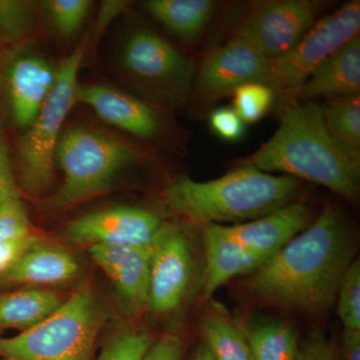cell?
Returning a JSON list of instances; mask_svg holds the SVG:
<instances>
[{
    "instance_id": "cell-13",
    "label": "cell",
    "mask_w": 360,
    "mask_h": 360,
    "mask_svg": "<svg viewBox=\"0 0 360 360\" xmlns=\"http://www.w3.org/2000/svg\"><path fill=\"white\" fill-rule=\"evenodd\" d=\"M269 71V59L234 35L203 59L194 77L193 89L205 98H221L232 96L243 85H267Z\"/></svg>"
},
{
    "instance_id": "cell-4",
    "label": "cell",
    "mask_w": 360,
    "mask_h": 360,
    "mask_svg": "<svg viewBox=\"0 0 360 360\" xmlns=\"http://www.w3.org/2000/svg\"><path fill=\"white\" fill-rule=\"evenodd\" d=\"M142 158L137 146L118 135L87 125L65 127L54 153L63 182L40 207L58 212L92 200L110 191Z\"/></svg>"
},
{
    "instance_id": "cell-20",
    "label": "cell",
    "mask_w": 360,
    "mask_h": 360,
    "mask_svg": "<svg viewBox=\"0 0 360 360\" xmlns=\"http://www.w3.org/2000/svg\"><path fill=\"white\" fill-rule=\"evenodd\" d=\"M65 302L63 296L41 288H25L0 295V333H21L37 326Z\"/></svg>"
},
{
    "instance_id": "cell-15",
    "label": "cell",
    "mask_w": 360,
    "mask_h": 360,
    "mask_svg": "<svg viewBox=\"0 0 360 360\" xmlns=\"http://www.w3.org/2000/svg\"><path fill=\"white\" fill-rule=\"evenodd\" d=\"M149 245L89 248L92 259L110 277L120 309L127 316H139L148 309Z\"/></svg>"
},
{
    "instance_id": "cell-8",
    "label": "cell",
    "mask_w": 360,
    "mask_h": 360,
    "mask_svg": "<svg viewBox=\"0 0 360 360\" xmlns=\"http://www.w3.org/2000/svg\"><path fill=\"white\" fill-rule=\"evenodd\" d=\"M359 0L347 2L316 21L288 53L269 60L267 86L274 92L293 94L321 63L359 35Z\"/></svg>"
},
{
    "instance_id": "cell-3",
    "label": "cell",
    "mask_w": 360,
    "mask_h": 360,
    "mask_svg": "<svg viewBox=\"0 0 360 360\" xmlns=\"http://www.w3.org/2000/svg\"><path fill=\"white\" fill-rule=\"evenodd\" d=\"M302 181L290 175H272L241 165L219 179L172 180L165 191L169 207L194 224H241L295 201Z\"/></svg>"
},
{
    "instance_id": "cell-5",
    "label": "cell",
    "mask_w": 360,
    "mask_h": 360,
    "mask_svg": "<svg viewBox=\"0 0 360 360\" xmlns=\"http://www.w3.org/2000/svg\"><path fill=\"white\" fill-rule=\"evenodd\" d=\"M90 35H85L58 66L51 94L32 127L22 132L16 143L20 186L32 198L44 200L54 181V153L66 118L77 103L78 73Z\"/></svg>"
},
{
    "instance_id": "cell-30",
    "label": "cell",
    "mask_w": 360,
    "mask_h": 360,
    "mask_svg": "<svg viewBox=\"0 0 360 360\" xmlns=\"http://www.w3.org/2000/svg\"><path fill=\"white\" fill-rule=\"evenodd\" d=\"M32 233L35 232L20 196L11 198L0 206V243Z\"/></svg>"
},
{
    "instance_id": "cell-28",
    "label": "cell",
    "mask_w": 360,
    "mask_h": 360,
    "mask_svg": "<svg viewBox=\"0 0 360 360\" xmlns=\"http://www.w3.org/2000/svg\"><path fill=\"white\" fill-rule=\"evenodd\" d=\"M233 110L245 123L262 120L274 104L276 92L267 85L250 84L238 87L233 92Z\"/></svg>"
},
{
    "instance_id": "cell-33",
    "label": "cell",
    "mask_w": 360,
    "mask_h": 360,
    "mask_svg": "<svg viewBox=\"0 0 360 360\" xmlns=\"http://www.w3.org/2000/svg\"><path fill=\"white\" fill-rule=\"evenodd\" d=\"M15 196H20V187L11 165L6 131L0 124V206Z\"/></svg>"
},
{
    "instance_id": "cell-6",
    "label": "cell",
    "mask_w": 360,
    "mask_h": 360,
    "mask_svg": "<svg viewBox=\"0 0 360 360\" xmlns=\"http://www.w3.org/2000/svg\"><path fill=\"white\" fill-rule=\"evenodd\" d=\"M103 312L89 288H80L37 326L0 338V355L13 360H90Z\"/></svg>"
},
{
    "instance_id": "cell-16",
    "label": "cell",
    "mask_w": 360,
    "mask_h": 360,
    "mask_svg": "<svg viewBox=\"0 0 360 360\" xmlns=\"http://www.w3.org/2000/svg\"><path fill=\"white\" fill-rule=\"evenodd\" d=\"M202 229L205 250V269L201 284L203 302L238 276H250L270 259L239 245L229 236L224 225L206 224Z\"/></svg>"
},
{
    "instance_id": "cell-27",
    "label": "cell",
    "mask_w": 360,
    "mask_h": 360,
    "mask_svg": "<svg viewBox=\"0 0 360 360\" xmlns=\"http://www.w3.org/2000/svg\"><path fill=\"white\" fill-rule=\"evenodd\" d=\"M338 314L343 330L360 331V262L354 259L338 288Z\"/></svg>"
},
{
    "instance_id": "cell-38",
    "label": "cell",
    "mask_w": 360,
    "mask_h": 360,
    "mask_svg": "<svg viewBox=\"0 0 360 360\" xmlns=\"http://www.w3.org/2000/svg\"><path fill=\"white\" fill-rule=\"evenodd\" d=\"M9 360H13V359H9Z\"/></svg>"
},
{
    "instance_id": "cell-10",
    "label": "cell",
    "mask_w": 360,
    "mask_h": 360,
    "mask_svg": "<svg viewBox=\"0 0 360 360\" xmlns=\"http://www.w3.org/2000/svg\"><path fill=\"white\" fill-rule=\"evenodd\" d=\"M58 68L30 40L11 47L2 61L0 82L14 124L26 131L51 94Z\"/></svg>"
},
{
    "instance_id": "cell-7",
    "label": "cell",
    "mask_w": 360,
    "mask_h": 360,
    "mask_svg": "<svg viewBox=\"0 0 360 360\" xmlns=\"http://www.w3.org/2000/svg\"><path fill=\"white\" fill-rule=\"evenodd\" d=\"M120 65L153 104L184 105L193 89V61L153 30H137L125 39Z\"/></svg>"
},
{
    "instance_id": "cell-31",
    "label": "cell",
    "mask_w": 360,
    "mask_h": 360,
    "mask_svg": "<svg viewBox=\"0 0 360 360\" xmlns=\"http://www.w3.org/2000/svg\"><path fill=\"white\" fill-rule=\"evenodd\" d=\"M336 348L321 329L315 328L300 343L297 360H336Z\"/></svg>"
},
{
    "instance_id": "cell-24",
    "label": "cell",
    "mask_w": 360,
    "mask_h": 360,
    "mask_svg": "<svg viewBox=\"0 0 360 360\" xmlns=\"http://www.w3.org/2000/svg\"><path fill=\"white\" fill-rule=\"evenodd\" d=\"M326 129L345 155L360 165V94L326 99L321 106Z\"/></svg>"
},
{
    "instance_id": "cell-23",
    "label": "cell",
    "mask_w": 360,
    "mask_h": 360,
    "mask_svg": "<svg viewBox=\"0 0 360 360\" xmlns=\"http://www.w3.org/2000/svg\"><path fill=\"white\" fill-rule=\"evenodd\" d=\"M202 342L214 360H252L238 321H233L219 305L212 304L200 321Z\"/></svg>"
},
{
    "instance_id": "cell-21",
    "label": "cell",
    "mask_w": 360,
    "mask_h": 360,
    "mask_svg": "<svg viewBox=\"0 0 360 360\" xmlns=\"http://www.w3.org/2000/svg\"><path fill=\"white\" fill-rule=\"evenodd\" d=\"M238 324L252 360H297L300 343L291 324L269 317H257Z\"/></svg>"
},
{
    "instance_id": "cell-18",
    "label": "cell",
    "mask_w": 360,
    "mask_h": 360,
    "mask_svg": "<svg viewBox=\"0 0 360 360\" xmlns=\"http://www.w3.org/2000/svg\"><path fill=\"white\" fill-rule=\"evenodd\" d=\"M79 271V264L70 252L59 246L46 245L44 241L0 274V288L58 285L73 281Z\"/></svg>"
},
{
    "instance_id": "cell-36",
    "label": "cell",
    "mask_w": 360,
    "mask_h": 360,
    "mask_svg": "<svg viewBox=\"0 0 360 360\" xmlns=\"http://www.w3.org/2000/svg\"><path fill=\"white\" fill-rule=\"evenodd\" d=\"M336 360H360V331L343 330Z\"/></svg>"
},
{
    "instance_id": "cell-34",
    "label": "cell",
    "mask_w": 360,
    "mask_h": 360,
    "mask_svg": "<svg viewBox=\"0 0 360 360\" xmlns=\"http://www.w3.org/2000/svg\"><path fill=\"white\" fill-rule=\"evenodd\" d=\"M42 243H44L42 236L32 233L25 238L0 243V274L8 269L25 252Z\"/></svg>"
},
{
    "instance_id": "cell-2",
    "label": "cell",
    "mask_w": 360,
    "mask_h": 360,
    "mask_svg": "<svg viewBox=\"0 0 360 360\" xmlns=\"http://www.w3.org/2000/svg\"><path fill=\"white\" fill-rule=\"evenodd\" d=\"M238 165L267 174L283 172L328 187L349 201L359 198L360 165L336 143L326 129L321 106L314 101L286 105L274 136Z\"/></svg>"
},
{
    "instance_id": "cell-14",
    "label": "cell",
    "mask_w": 360,
    "mask_h": 360,
    "mask_svg": "<svg viewBox=\"0 0 360 360\" xmlns=\"http://www.w3.org/2000/svg\"><path fill=\"white\" fill-rule=\"evenodd\" d=\"M77 103L89 106L103 122L139 139H158L165 129L155 104L110 85L79 84Z\"/></svg>"
},
{
    "instance_id": "cell-11",
    "label": "cell",
    "mask_w": 360,
    "mask_h": 360,
    "mask_svg": "<svg viewBox=\"0 0 360 360\" xmlns=\"http://www.w3.org/2000/svg\"><path fill=\"white\" fill-rule=\"evenodd\" d=\"M148 309L169 314L181 307L193 283V248L176 224H162L151 241Z\"/></svg>"
},
{
    "instance_id": "cell-1",
    "label": "cell",
    "mask_w": 360,
    "mask_h": 360,
    "mask_svg": "<svg viewBox=\"0 0 360 360\" xmlns=\"http://www.w3.org/2000/svg\"><path fill=\"white\" fill-rule=\"evenodd\" d=\"M355 238L347 220L326 205L314 224L248 276L253 297L305 314H319L336 302L345 271L354 262Z\"/></svg>"
},
{
    "instance_id": "cell-17",
    "label": "cell",
    "mask_w": 360,
    "mask_h": 360,
    "mask_svg": "<svg viewBox=\"0 0 360 360\" xmlns=\"http://www.w3.org/2000/svg\"><path fill=\"white\" fill-rule=\"evenodd\" d=\"M311 224V212L302 201H293L260 219L225 226L232 238L262 257L271 258Z\"/></svg>"
},
{
    "instance_id": "cell-26",
    "label": "cell",
    "mask_w": 360,
    "mask_h": 360,
    "mask_svg": "<svg viewBox=\"0 0 360 360\" xmlns=\"http://www.w3.org/2000/svg\"><path fill=\"white\" fill-rule=\"evenodd\" d=\"M54 30L60 37H71L80 30L89 16V0H46L40 4Z\"/></svg>"
},
{
    "instance_id": "cell-9",
    "label": "cell",
    "mask_w": 360,
    "mask_h": 360,
    "mask_svg": "<svg viewBox=\"0 0 360 360\" xmlns=\"http://www.w3.org/2000/svg\"><path fill=\"white\" fill-rule=\"evenodd\" d=\"M319 11V2L310 0L259 1L236 26V35L274 60L298 44L316 22Z\"/></svg>"
},
{
    "instance_id": "cell-22",
    "label": "cell",
    "mask_w": 360,
    "mask_h": 360,
    "mask_svg": "<svg viewBox=\"0 0 360 360\" xmlns=\"http://www.w3.org/2000/svg\"><path fill=\"white\" fill-rule=\"evenodd\" d=\"M146 9L158 22L187 42L200 39L212 18V0H149Z\"/></svg>"
},
{
    "instance_id": "cell-32",
    "label": "cell",
    "mask_w": 360,
    "mask_h": 360,
    "mask_svg": "<svg viewBox=\"0 0 360 360\" xmlns=\"http://www.w3.org/2000/svg\"><path fill=\"white\" fill-rule=\"evenodd\" d=\"M210 124L212 131L224 141H236L245 134V123L233 108H219L213 111L210 115Z\"/></svg>"
},
{
    "instance_id": "cell-37",
    "label": "cell",
    "mask_w": 360,
    "mask_h": 360,
    "mask_svg": "<svg viewBox=\"0 0 360 360\" xmlns=\"http://www.w3.org/2000/svg\"><path fill=\"white\" fill-rule=\"evenodd\" d=\"M189 360H214L213 359L212 354H210L208 348L206 347L205 343L201 341L194 348L193 354H191V359Z\"/></svg>"
},
{
    "instance_id": "cell-29",
    "label": "cell",
    "mask_w": 360,
    "mask_h": 360,
    "mask_svg": "<svg viewBox=\"0 0 360 360\" xmlns=\"http://www.w3.org/2000/svg\"><path fill=\"white\" fill-rule=\"evenodd\" d=\"M153 340L149 333L124 330L104 345L99 360H144Z\"/></svg>"
},
{
    "instance_id": "cell-19",
    "label": "cell",
    "mask_w": 360,
    "mask_h": 360,
    "mask_svg": "<svg viewBox=\"0 0 360 360\" xmlns=\"http://www.w3.org/2000/svg\"><path fill=\"white\" fill-rule=\"evenodd\" d=\"M300 101L360 94V37L349 40L317 66L295 92Z\"/></svg>"
},
{
    "instance_id": "cell-35",
    "label": "cell",
    "mask_w": 360,
    "mask_h": 360,
    "mask_svg": "<svg viewBox=\"0 0 360 360\" xmlns=\"http://www.w3.org/2000/svg\"><path fill=\"white\" fill-rule=\"evenodd\" d=\"M184 354V340L175 333H165L153 341L144 360H182Z\"/></svg>"
},
{
    "instance_id": "cell-25",
    "label": "cell",
    "mask_w": 360,
    "mask_h": 360,
    "mask_svg": "<svg viewBox=\"0 0 360 360\" xmlns=\"http://www.w3.org/2000/svg\"><path fill=\"white\" fill-rule=\"evenodd\" d=\"M39 25L37 4L28 0H0V45L25 44Z\"/></svg>"
},
{
    "instance_id": "cell-12",
    "label": "cell",
    "mask_w": 360,
    "mask_h": 360,
    "mask_svg": "<svg viewBox=\"0 0 360 360\" xmlns=\"http://www.w3.org/2000/svg\"><path fill=\"white\" fill-rule=\"evenodd\" d=\"M163 222L155 212L116 206L87 213L70 222L63 238L85 246H148Z\"/></svg>"
}]
</instances>
